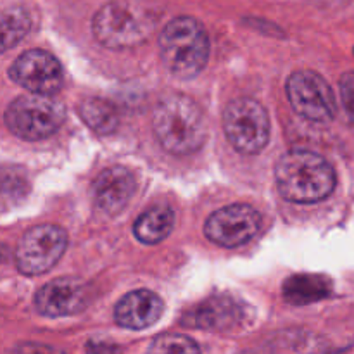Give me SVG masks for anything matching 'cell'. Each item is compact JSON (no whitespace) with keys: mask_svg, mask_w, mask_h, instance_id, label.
<instances>
[{"mask_svg":"<svg viewBox=\"0 0 354 354\" xmlns=\"http://www.w3.org/2000/svg\"><path fill=\"white\" fill-rule=\"evenodd\" d=\"M80 116L82 120L99 135H109L116 131L120 124V116H118L116 107L104 99H85L80 104Z\"/></svg>","mask_w":354,"mask_h":354,"instance_id":"cell-17","label":"cell"},{"mask_svg":"<svg viewBox=\"0 0 354 354\" xmlns=\"http://www.w3.org/2000/svg\"><path fill=\"white\" fill-rule=\"evenodd\" d=\"M275 180L283 199L311 204L327 199L335 189V171L324 156L311 151H290L280 158Z\"/></svg>","mask_w":354,"mask_h":354,"instance_id":"cell-1","label":"cell"},{"mask_svg":"<svg viewBox=\"0 0 354 354\" xmlns=\"http://www.w3.org/2000/svg\"><path fill=\"white\" fill-rule=\"evenodd\" d=\"M152 128L159 144L171 154H192L206 140V120L196 100L185 95L161 99L152 114Z\"/></svg>","mask_w":354,"mask_h":354,"instance_id":"cell-2","label":"cell"},{"mask_svg":"<svg viewBox=\"0 0 354 354\" xmlns=\"http://www.w3.org/2000/svg\"><path fill=\"white\" fill-rule=\"evenodd\" d=\"M26 354H66L62 351H59V349L55 348H50V346H28L26 348Z\"/></svg>","mask_w":354,"mask_h":354,"instance_id":"cell-22","label":"cell"},{"mask_svg":"<svg viewBox=\"0 0 354 354\" xmlns=\"http://www.w3.org/2000/svg\"><path fill=\"white\" fill-rule=\"evenodd\" d=\"M161 61L176 78L189 80L206 68L209 38L197 19L189 16L169 21L159 37Z\"/></svg>","mask_w":354,"mask_h":354,"instance_id":"cell-3","label":"cell"},{"mask_svg":"<svg viewBox=\"0 0 354 354\" xmlns=\"http://www.w3.org/2000/svg\"><path fill=\"white\" fill-rule=\"evenodd\" d=\"M287 97L299 116L313 123H330L337 113V102L324 76L311 69L294 71L287 80Z\"/></svg>","mask_w":354,"mask_h":354,"instance_id":"cell-7","label":"cell"},{"mask_svg":"<svg viewBox=\"0 0 354 354\" xmlns=\"http://www.w3.org/2000/svg\"><path fill=\"white\" fill-rule=\"evenodd\" d=\"M261 218L248 204H232L214 211L204 225V235L221 248H239L251 242L259 232Z\"/></svg>","mask_w":354,"mask_h":354,"instance_id":"cell-10","label":"cell"},{"mask_svg":"<svg viewBox=\"0 0 354 354\" xmlns=\"http://www.w3.org/2000/svg\"><path fill=\"white\" fill-rule=\"evenodd\" d=\"M6 124L23 140H41L50 137L64 123V106L48 95H21L6 109Z\"/></svg>","mask_w":354,"mask_h":354,"instance_id":"cell-5","label":"cell"},{"mask_svg":"<svg viewBox=\"0 0 354 354\" xmlns=\"http://www.w3.org/2000/svg\"><path fill=\"white\" fill-rule=\"evenodd\" d=\"M92 289L78 277H61L45 283L35 296L38 313L48 318L71 317L88 306Z\"/></svg>","mask_w":354,"mask_h":354,"instance_id":"cell-11","label":"cell"},{"mask_svg":"<svg viewBox=\"0 0 354 354\" xmlns=\"http://www.w3.org/2000/svg\"><path fill=\"white\" fill-rule=\"evenodd\" d=\"M7 256H9V251H7V248L3 244H0V263H3L7 259Z\"/></svg>","mask_w":354,"mask_h":354,"instance_id":"cell-23","label":"cell"},{"mask_svg":"<svg viewBox=\"0 0 354 354\" xmlns=\"http://www.w3.org/2000/svg\"><path fill=\"white\" fill-rule=\"evenodd\" d=\"M332 283L324 275H292L283 283V299L290 304H311L330 294Z\"/></svg>","mask_w":354,"mask_h":354,"instance_id":"cell-16","label":"cell"},{"mask_svg":"<svg viewBox=\"0 0 354 354\" xmlns=\"http://www.w3.org/2000/svg\"><path fill=\"white\" fill-rule=\"evenodd\" d=\"M156 17L135 2L114 0L97 10L92 19L93 37L107 48H130L144 44L152 33Z\"/></svg>","mask_w":354,"mask_h":354,"instance_id":"cell-4","label":"cell"},{"mask_svg":"<svg viewBox=\"0 0 354 354\" xmlns=\"http://www.w3.org/2000/svg\"><path fill=\"white\" fill-rule=\"evenodd\" d=\"M31 30V16L24 7L0 10V54L16 47Z\"/></svg>","mask_w":354,"mask_h":354,"instance_id":"cell-18","label":"cell"},{"mask_svg":"<svg viewBox=\"0 0 354 354\" xmlns=\"http://www.w3.org/2000/svg\"><path fill=\"white\" fill-rule=\"evenodd\" d=\"M12 82L35 95L52 97L64 85L61 62L45 50H28L12 62L9 69Z\"/></svg>","mask_w":354,"mask_h":354,"instance_id":"cell-9","label":"cell"},{"mask_svg":"<svg viewBox=\"0 0 354 354\" xmlns=\"http://www.w3.org/2000/svg\"><path fill=\"white\" fill-rule=\"evenodd\" d=\"M339 88H341V99L342 104H344L346 113L354 123V73H346V75L341 76Z\"/></svg>","mask_w":354,"mask_h":354,"instance_id":"cell-20","label":"cell"},{"mask_svg":"<svg viewBox=\"0 0 354 354\" xmlns=\"http://www.w3.org/2000/svg\"><path fill=\"white\" fill-rule=\"evenodd\" d=\"M86 354H123L120 346L106 341H90L86 344Z\"/></svg>","mask_w":354,"mask_h":354,"instance_id":"cell-21","label":"cell"},{"mask_svg":"<svg viewBox=\"0 0 354 354\" xmlns=\"http://www.w3.org/2000/svg\"><path fill=\"white\" fill-rule=\"evenodd\" d=\"M68 248V234L57 225L30 228L16 249V266L23 275L33 277L48 272Z\"/></svg>","mask_w":354,"mask_h":354,"instance_id":"cell-8","label":"cell"},{"mask_svg":"<svg viewBox=\"0 0 354 354\" xmlns=\"http://www.w3.org/2000/svg\"><path fill=\"white\" fill-rule=\"evenodd\" d=\"M135 192V178L124 166H111L93 182V201L102 213L114 216L130 203Z\"/></svg>","mask_w":354,"mask_h":354,"instance_id":"cell-13","label":"cell"},{"mask_svg":"<svg viewBox=\"0 0 354 354\" xmlns=\"http://www.w3.org/2000/svg\"><path fill=\"white\" fill-rule=\"evenodd\" d=\"M244 318V308L230 296L207 297L196 308L183 315L185 327L201 328L207 332H223L237 327Z\"/></svg>","mask_w":354,"mask_h":354,"instance_id":"cell-12","label":"cell"},{"mask_svg":"<svg viewBox=\"0 0 354 354\" xmlns=\"http://www.w3.org/2000/svg\"><path fill=\"white\" fill-rule=\"evenodd\" d=\"M175 227V213L169 206H154L142 213L133 225V235L142 244L154 245L165 241Z\"/></svg>","mask_w":354,"mask_h":354,"instance_id":"cell-15","label":"cell"},{"mask_svg":"<svg viewBox=\"0 0 354 354\" xmlns=\"http://www.w3.org/2000/svg\"><path fill=\"white\" fill-rule=\"evenodd\" d=\"M223 130L235 151L258 154L270 140L268 113L254 99H235L223 113Z\"/></svg>","mask_w":354,"mask_h":354,"instance_id":"cell-6","label":"cell"},{"mask_svg":"<svg viewBox=\"0 0 354 354\" xmlns=\"http://www.w3.org/2000/svg\"><path fill=\"white\" fill-rule=\"evenodd\" d=\"M145 354H201V349L187 335L162 334L152 341Z\"/></svg>","mask_w":354,"mask_h":354,"instance_id":"cell-19","label":"cell"},{"mask_svg":"<svg viewBox=\"0 0 354 354\" xmlns=\"http://www.w3.org/2000/svg\"><path fill=\"white\" fill-rule=\"evenodd\" d=\"M165 304L156 292L147 289H138L128 292L114 310L116 324L130 330H144L161 318Z\"/></svg>","mask_w":354,"mask_h":354,"instance_id":"cell-14","label":"cell"}]
</instances>
